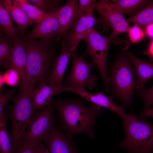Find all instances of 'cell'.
Here are the masks:
<instances>
[{"label":"cell","instance_id":"cell-5","mask_svg":"<svg viewBox=\"0 0 153 153\" xmlns=\"http://www.w3.org/2000/svg\"><path fill=\"white\" fill-rule=\"evenodd\" d=\"M27 82L36 84L50 74L53 51L48 42L25 39Z\"/></svg>","mask_w":153,"mask_h":153},{"label":"cell","instance_id":"cell-7","mask_svg":"<svg viewBox=\"0 0 153 153\" xmlns=\"http://www.w3.org/2000/svg\"><path fill=\"white\" fill-rule=\"evenodd\" d=\"M52 101L48 106L35 112L24 135L22 142L38 143L49 135L56 122Z\"/></svg>","mask_w":153,"mask_h":153},{"label":"cell","instance_id":"cell-35","mask_svg":"<svg viewBox=\"0 0 153 153\" xmlns=\"http://www.w3.org/2000/svg\"><path fill=\"white\" fill-rule=\"evenodd\" d=\"M144 53L147 55L150 59L153 60V40L148 49L144 52Z\"/></svg>","mask_w":153,"mask_h":153},{"label":"cell","instance_id":"cell-32","mask_svg":"<svg viewBox=\"0 0 153 153\" xmlns=\"http://www.w3.org/2000/svg\"><path fill=\"white\" fill-rule=\"evenodd\" d=\"M27 1L29 3H31L32 5L45 13H48L51 10L46 5L45 0H29Z\"/></svg>","mask_w":153,"mask_h":153},{"label":"cell","instance_id":"cell-30","mask_svg":"<svg viewBox=\"0 0 153 153\" xmlns=\"http://www.w3.org/2000/svg\"><path fill=\"white\" fill-rule=\"evenodd\" d=\"M38 143L22 142L16 153H39Z\"/></svg>","mask_w":153,"mask_h":153},{"label":"cell","instance_id":"cell-17","mask_svg":"<svg viewBox=\"0 0 153 153\" xmlns=\"http://www.w3.org/2000/svg\"><path fill=\"white\" fill-rule=\"evenodd\" d=\"M78 1L68 0L60 7L58 12L59 32L57 36L58 40L64 37L68 30L77 20Z\"/></svg>","mask_w":153,"mask_h":153},{"label":"cell","instance_id":"cell-6","mask_svg":"<svg viewBox=\"0 0 153 153\" xmlns=\"http://www.w3.org/2000/svg\"><path fill=\"white\" fill-rule=\"evenodd\" d=\"M86 45L85 52L82 56H90L99 70L103 80L105 90L109 92L110 78L107 71V60L110 43L113 40L110 36H102L94 28L91 29L83 39Z\"/></svg>","mask_w":153,"mask_h":153},{"label":"cell","instance_id":"cell-9","mask_svg":"<svg viewBox=\"0 0 153 153\" xmlns=\"http://www.w3.org/2000/svg\"><path fill=\"white\" fill-rule=\"evenodd\" d=\"M94 10L101 16L99 23L103 27H110L112 32L110 36L113 40L119 34L127 32L128 22L109 0H101L94 4Z\"/></svg>","mask_w":153,"mask_h":153},{"label":"cell","instance_id":"cell-14","mask_svg":"<svg viewBox=\"0 0 153 153\" xmlns=\"http://www.w3.org/2000/svg\"><path fill=\"white\" fill-rule=\"evenodd\" d=\"M64 92H66L64 86H57L46 83L44 80L40 81L32 92L33 105L36 110L43 109L52 103L55 96Z\"/></svg>","mask_w":153,"mask_h":153},{"label":"cell","instance_id":"cell-2","mask_svg":"<svg viewBox=\"0 0 153 153\" xmlns=\"http://www.w3.org/2000/svg\"><path fill=\"white\" fill-rule=\"evenodd\" d=\"M35 85L27 82L20 88L19 94L13 100L12 106L8 108V112L5 115L11 122L9 136L14 153L20 146L28 125L35 112L32 102V93Z\"/></svg>","mask_w":153,"mask_h":153},{"label":"cell","instance_id":"cell-36","mask_svg":"<svg viewBox=\"0 0 153 153\" xmlns=\"http://www.w3.org/2000/svg\"><path fill=\"white\" fill-rule=\"evenodd\" d=\"M39 153H50L48 148L41 142L38 144Z\"/></svg>","mask_w":153,"mask_h":153},{"label":"cell","instance_id":"cell-21","mask_svg":"<svg viewBox=\"0 0 153 153\" xmlns=\"http://www.w3.org/2000/svg\"><path fill=\"white\" fill-rule=\"evenodd\" d=\"M127 20L140 27H146L153 23V1Z\"/></svg>","mask_w":153,"mask_h":153},{"label":"cell","instance_id":"cell-28","mask_svg":"<svg viewBox=\"0 0 153 153\" xmlns=\"http://www.w3.org/2000/svg\"><path fill=\"white\" fill-rule=\"evenodd\" d=\"M127 32L130 41L133 43L140 41L144 37L143 31L140 27L136 25L129 27Z\"/></svg>","mask_w":153,"mask_h":153},{"label":"cell","instance_id":"cell-15","mask_svg":"<svg viewBox=\"0 0 153 153\" xmlns=\"http://www.w3.org/2000/svg\"><path fill=\"white\" fill-rule=\"evenodd\" d=\"M61 50L54 63L49 75L44 80L47 84L58 87L63 86L62 80L70 57L74 50L69 49L63 39Z\"/></svg>","mask_w":153,"mask_h":153},{"label":"cell","instance_id":"cell-16","mask_svg":"<svg viewBox=\"0 0 153 153\" xmlns=\"http://www.w3.org/2000/svg\"><path fill=\"white\" fill-rule=\"evenodd\" d=\"M66 92H71L79 95L86 100L100 107L111 110L119 115L122 118L126 114L122 106L120 107L115 104L112 101L113 97L111 95L108 97L103 93L99 92L92 94L85 90H81L65 86Z\"/></svg>","mask_w":153,"mask_h":153},{"label":"cell","instance_id":"cell-23","mask_svg":"<svg viewBox=\"0 0 153 153\" xmlns=\"http://www.w3.org/2000/svg\"><path fill=\"white\" fill-rule=\"evenodd\" d=\"M21 8L25 12L33 23L39 24L46 18L49 12L45 13L31 4L26 0H16Z\"/></svg>","mask_w":153,"mask_h":153},{"label":"cell","instance_id":"cell-27","mask_svg":"<svg viewBox=\"0 0 153 153\" xmlns=\"http://www.w3.org/2000/svg\"><path fill=\"white\" fill-rule=\"evenodd\" d=\"M3 75L5 83L7 85L15 86L18 84L20 81V76L17 72L14 69H8Z\"/></svg>","mask_w":153,"mask_h":153},{"label":"cell","instance_id":"cell-1","mask_svg":"<svg viewBox=\"0 0 153 153\" xmlns=\"http://www.w3.org/2000/svg\"><path fill=\"white\" fill-rule=\"evenodd\" d=\"M52 103L59 115L61 128L69 139L71 140L75 135L80 133L94 138L93 128L97 116L101 113V107L93 103L86 107L77 99H59Z\"/></svg>","mask_w":153,"mask_h":153},{"label":"cell","instance_id":"cell-13","mask_svg":"<svg viewBox=\"0 0 153 153\" xmlns=\"http://www.w3.org/2000/svg\"><path fill=\"white\" fill-rule=\"evenodd\" d=\"M55 125L49 135L43 141L50 153H78L74 143Z\"/></svg>","mask_w":153,"mask_h":153},{"label":"cell","instance_id":"cell-20","mask_svg":"<svg viewBox=\"0 0 153 153\" xmlns=\"http://www.w3.org/2000/svg\"><path fill=\"white\" fill-rule=\"evenodd\" d=\"M0 26L1 34L5 33L6 35L13 41L19 36L18 29L14 26L10 16L0 2Z\"/></svg>","mask_w":153,"mask_h":153},{"label":"cell","instance_id":"cell-31","mask_svg":"<svg viewBox=\"0 0 153 153\" xmlns=\"http://www.w3.org/2000/svg\"><path fill=\"white\" fill-rule=\"evenodd\" d=\"M96 1L95 0H79L78 1L77 20L84 14L91 5Z\"/></svg>","mask_w":153,"mask_h":153},{"label":"cell","instance_id":"cell-8","mask_svg":"<svg viewBox=\"0 0 153 153\" xmlns=\"http://www.w3.org/2000/svg\"><path fill=\"white\" fill-rule=\"evenodd\" d=\"M71 56L72 66L66 79L67 86L81 90H85L86 87L92 89L97 79L95 76L90 74L91 69L96 67L94 62L93 61L87 62L84 60L85 57L78 56L76 49L73 51Z\"/></svg>","mask_w":153,"mask_h":153},{"label":"cell","instance_id":"cell-4","mask_svg":"<svg viewBox=\"0 0 153 153\" xmlns=\"http://www.w3.org/2000/svg\"><path fill=\"white\" fill-rule=\"evenodd\" d=\"M122 119L125 136L116 146L128 153H153V125L132 112Z\"/></svg>","mask_w":153,"mask_h":153},{"label":"cell","instance_id":"cell-25","mask_svg":"<svg viewBox=\"0 0 153 153\" xmlns=\"http://www.w3.org/2000/svg\"><path fill=\"white\" fill-rule=\"evenodd\" d=\"M7 117H0V150L1 153H14L11 141L7 132Z\"/></svg>","mask_w":153,"mask_h":153},{"label":"cell","instance_id":"cell-3","mask_svg":"<svg viewBox=\"0 0 153 153\" xmlns=\"http://www.w3.org/2000/svg\"><path fill=\"white\" fill-rule=\"evenodd\" d=\"M125 51L118 54L110 67L109 86L113 97L120 100L124 108H131L133 90L137 87L135 71Z\"/></svg>","mask_w":153,"mask_h":153},{"label":"cell","instance_id":"cell-19","mask_svg":"<svg viewBox=\"0 0 153 153\" xmlns=\"http://www.w3.org/2000/svg\"><path fill=\"white\" fill-rule=\"evenodd\" d=\"M126 54L137 75V89L144 88L145 82L153 78V63L141 60L132 53L127 52Z\"/></svg>","mask_w":153,"mask_h":153},{"label":"cell","instance_id":"cell-33","mask_svg":"<svg viewBox=\"0 0 153 153\" xmlns=\"http://www.w3.org/2000/svg\"><path fill=\"white\" fill-rule=\"evenodd\" d=\"M137 116L141 120L144 118H146L149 117L153 118V107H150L143 109L141 113Z\"/></svg>","mask_w":153,"mask_h":153},{"label":"cell","instance_id":"cell-24","mask_svg":"<svg viewBox=\"0 0 153 153\" xmlns=\"http://www.w3.org/2000/svg\"><path fill=\"white\" fill-rule=\"evenodd\" d=\"M14 41L7 35L1 36L0 39V64L3 67L10 68L9 60Z\"/></svg>","mask_w":153,"mask_h":153},{"label":"cell","instance_id":"cell-12","mask_svg":"<svg viewBox=\"0 0 153 153\" xmlns=\"http://www.w3.org/2000/svg\"><path fill=\"white\" fill-rule=\"evenodd\" d=\"M59 9L51 10L48 16L31 31L28 38L40 39L43 41L48 42L57 36L59 29L58 12Z\"/></svg>","mask_w":153,"mask_h":153},{"label":"cell","instance_id":"cell-29","mask_svg":"<svg viewBox=\"0 0 153 153\" xmlns=\"http://www.w3.org/2000/svg\"><path fill=\"white\" fill-rule=\"evenodd\" d=\"M15 91L13 89H10L7 92H1L0 95V117L5 115L3 109L7 102L10 100L13 101L15 97L14 95Z\"/></svg>","mask_w":153,"mask_h":153},{"label":"cell","instance_id":"cell-37","mask_svg":"<svg viewBox=\"0 0 153 153\" xmlns=\"http://www.w3.org/2000/svg\"><path fill=\"white\" fill-rule=\"evenodd\" d=\"M5 83L4 78L3 75L0 74V91L2 90V88L3 84Z\"/></svg>","mask_w":153,"mask_h":153},{"label":"cell","instance_id":"cell-22","mask_svg":"<svg viewBox=\"0 0 153 153\" xmlns=\"http://www.w3.org/2000/svg\"><path fill=\"white\" fill-rule=\"evenodd\" d=\"M112 4L122 15L129 14L144 5L148 1L143 0H113Z\"/></svg>","mask_w":153,"mask_h":153},{"label":"cell","instance_id":"cell-11","mask_svg":"<svg viewBox=\"0 0 153 153\" xmlns=\"http://www.w3.org/2000/svg\"><path fill=\"white\" fill-rule=\"evenodd\" d=\"M27 53L25 39L19 36L14 40L9 60L10 68L15 69L20 76L21 88L27 82Z\"/></svg>","mask_w":153,"mask_h":153},{"label":"cell","instance_id":"cell-34","mask_svg":"<svg viewBox=\"0 0 153 153\" xmlns=\"http://www.w3.org/2000/svg\"><path fill=\"white\" fill-rule=\"evenodd\" d=\"M145 32L148 37L153 38V23L149 24L145 27Z\"/></svg>","mask_w":153,"mask_h":153},{"label":"cell","instance_id":"cell-18","mask_svg":"<svg viewBox=\"0 0 153 153\" xmlns=\"http://www.w3.org/2000/svg\"><path fill=\"white\" fill-rule=\"evenodd\" d=\"M0 2L16 23L19 31L24 36L26 28L33 23L32 21L16 0H0Z\"/></svg>","mask_w":153,"mask_h":153},{"label":"cell","instance_id":"cell-26","mask_svg":"<svg viewBox=\"0 0 153 153\" xmlns=\"http://www.w3.org/2000/svg\"><path fill=\"white\" fill-rule=\"evenodd\" d=\"M135 90V92L137 96L143 101L144 107L143 109L150 107L153 105V85L148 88H144Z\"/></svg>","mask_w":153,"mask_h":153},{"label":"cell","instance_id":"cell-10","mask_svg":"<svg viewBox=\"0 0 153 153\" xmlns=\"http://www.w3.org/2000/svg\"><path fill=\"white\" fill-rule=\"evenodd\" d=\"M94 3L75 22L72 30L64 37L63 40L69 49H76L88 33L95 24L99 23V19L97 18L94 14Z\"/></svg>","mask_w":153,"mask_h":153}]
</instances>
